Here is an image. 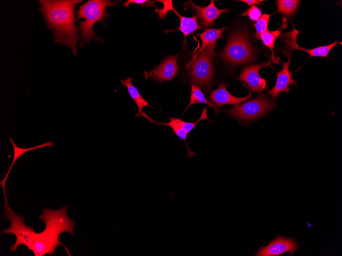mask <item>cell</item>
<instances>
[{
	"label": "cell",
	"instance_id": "1",
	"mask_svg": "<svg viewBox=\"0 0 342 256\" xmlns=\"http://www.w3.org/2000/svg\"><path fill=\"white\" fill-rule=\"evenodd\" d=\"M80 0L39 1V11L43 15L47 29L53 32L57 43L69 46L76 56L79 28L75 25V9Z\"/></svg>",
	"mask_w": 342,
	"mask_h": 256
},
{
	"label": "cell",
	"instance_id": "2",
	"mask_svg": "<svg viewBox=\"0 0 342 256\" xmlns=\"http://www.w3.org/2000/svg\"><path fill=\"white\" fill-rule=\"evenodd\" d=\"M119 2V1L90 0L79 5L77 11V19H84L79 24L80 39H81L80 47L85 46L91 39L98 41L101 43L103 42L104 40L94 32V25L96 22L99 21L105 26L108 15L106 8L118 6Z\"/></svg>",
	"mask_w": 342,
	"mask_h": 256
},
{
	"label": "cell",
	"instance_id": "3",
	"mask_svg": "<svg viewBox=\"0 0 342 256\" xmlns=\"http://www.w3.org/2000/svg\"><path fill=\"white\" fill-rule=\"evenodd\" d=\"M220 56L224 60L232 65L253 61L255 51L250 42L248 32L245 30L232 32L229 35L226 45Z\"/></svg>",
	"mask_w": 342,
	"mask_h": 256
},
{
	"label": "cell",
	"instance_id": "4",
	"mask_svg": "<svg viewBox=\"0 0 342 256\" xmlns=\"http://www.w3.org/2000/svg\"><path fill=\"white\" fill-rule=\"evenodd\" d=\"M216 43L208 45L187 65L189 76L202 87L208 86L213 76L212 60L216 55Z\"/></svg>",
	"mask_w": 342,
	"mask_h": 256
},
{
	"label": "cell",
	"instance_id": "5",
	"mask_svg": "<svg viewBox=\"0 0 342 256\" xmlns=\"http://www.w3.org/2000/svg\"><path fill=\"white\" fill-rule=\"evenodd\" d=\"M5 200V214L3 217L10 220L11 226L8 229H2L3 234H13L16 236V241L9 249L11 251H16L17 247L25 245L27 249L30 247L32 239L36 232L34 228L28 226L24 223V216L14 213L10 207L6 195V189L3 190Z\"/></svg>",
	"mask_w": 342,
	"mask_h": 256
},
{
	"label": "cell",
	"instance_id": "6",
	"mask_svg": "<svg viewBox=\"0 0 342 256\" xmlns=\"http://www.w3.org/2000/svg\"><path fill=\"white\" fill-rule=\"evenodd\" d=\"M274 103L265 94L241 104L235 105L227 113L239 121H252L265 115L274 107Z\"/></svg>",
	"mask_w": 342,
	"mask_h": 256
},
{
	"label": "cell",
	"instance_id": "7",
	"mask_svg": "<svg viewBox=\"0 0 342 256\" xmlns=\"http://www.w3.org/2000/svg\"><path fill=\"white\" fill-rule=\"evenodd\" d=\"M67 208V205L58 210L43 208L38 219L45 223L44 230L57 237L62 232H68L74 237L73 230L76 222L68 216Z\"/></svg>",
	"mask_w": 342,
	"mask_h": 256
},
{
	"label": "cell",
	"instance_id": "8",
	"mask_svg": "<svg viewBox=\"0 0 342 256\" xmlns=\"http://www.w3.org/2000/svg\"><path fill=\"white\" fill-rule=\"evenodd\" d=\"M292 24L293 28V30L290 32L283 33L280 38L285 44V47L279 49L285 55L289 56L293 51L300 50L308 53L309 55V58L312 57H324L327 58L329 52L333 47L339 43L338 41L336 40L330 44L320 46L312 49L302 48L297 43V35L301 32L298 31L294 28L292 23Z\"/></svg>",
	"mask_w": 342,
	"mask_h": 256
},
{
	"label": "cell",
	"instance_id": "9",
	"mask_svg": "<svg viewBox=\"0 0 342 256\" xmlns=\"http://www.w3.org/2000/svg\"><path fill=\"white\" fill-rule=\"evenodd\" d=\"M58 245H62L69 255L71 256L69 249L60 241L59 237L48 234L44 230L35 234L27 249L32 250L35 256H42L46 254L51 255L55 253Z\"/></svg>",
	"mask_w": 342,
	"mask_h": 256
},
{
	"label": "cell",
	"instance_id": "10",
	"mask_svg": "<svg viewBox=\"0 0 342 256\" xmlns=\"http://www.w3.org/2000/svg\"><path fill=\"white\" fill-rule=\"evenodd\" d=\"M179 54L165 57L161 64L148 72H144L146 79L156 81L159 83L163 81H172L177 74L179 67L177 60Z\"/></svg>",
	"mask_w": 342,
	"mask_h": 256
},
{
	"label": "cell",
	"instance_id": "11",
	"mask_svg": "<svg viewBox=\"0 0 342 256\" xmlns=\"http://www.w3.org/2000/svg\"><path fill=\"white\" fill-rule=\"evenodd\" d=\"M270 59L263 63L251 64L244 67L238 79L244 81L251 89L253 92L261 93L267 87V81L264 78L260 77L259 70L266 66H272Z\"/></svg>",
	"mask_w": 342,
	"mask_h": 256
},
{
	"label": "cell",
	"instance_id": "12",
	"mask_svg": "<svg viewBox=\"0 0 342 256\" xmlns=\"http://www.w3.org/2000/svg\"><path fill=\"white\" fill-rule=\"evenodd\" d=\"M185 9H190L196 14L200 21V27L205 30L213 25L215 20L222 13H227V9H219L217 8L214 1H211L210 4L206 7H201L195 5L189 1L184 5Z\"/></svg>",
	"mask_w": 342,
	"mask_h": 256
},
{
	"label": "cell",
	"instance_id": "13",
	"mask_svg": "<svg viewBox=\"0 0 342 256\" xmlns=\"http://www.w3.org/2000/svg\"><path fill=\"white\" fill-rule=\"evenodd\" d=\"M298 244L293 238L277 236L271 241L267 246H262L255 252V256L279 255L285 252L292 255L296 251Z\"/></svg>",
	"mask_w": 342,
	"mask_h": 256
},
{
	"label": "cell",
	"instance_id": "14",
	"mask_svg": "<svg viewBox=\"0 0 342 256\" xmlns=\"http://www.w3.org/2000/svg\"><path fill=\"white\" fill-rule=\"evenodd\" d=\"M162 3L164 5L163 9H156L158 13L159 19L165 18L166 12L168 11H173L179 18L180 20V27L175 30L180 31L184 36L183 44L184 45L186 37L187 35L194 32L196 30L203 29L198 25L197 17L194 15L191 17H187L181 15L174 8L172 1H158Z\"/></svg>",
	"mask_w": 342,
	"mask_h": 256
},
{
	"label": "cell",
	"instance_id": "15",
	"mask_svg": "<svg viewBox=\"0 0 342 256\" xmlns=\"http://www.w3.org/2000/svg\"><path fill=\"white\" fill-rule=\"evenodd\" d=\"M242 84L248 88L249 91L248 94L244 97L238 98L231 95L227 90V84L220 83L217 89L212 91L209 99L215 103L219 107L226 104L234 105L239 104L252 97L251 91L249 89L248 87L244 83Z\"/></svg>",
	"mask_w": 342,
	"mask_h": 256
},
{
	"label": "cell",
	"instance_id": "16",
	"mask_svg": "<svg viewBox=\"0 0 342 256\" xmlns=\"http://www.w3.org/2000/svg\"><path fill=\"white\" fill-rule=\"evenodd\" d=\"M291 57L289 56L286 62H283V69L277 73V78L274 86L267 92V94L271 95L274 100L277 99L281 92H288L290 90L289 86L290 84L296 85V82L292 78V75L294 72L291 73L289 69Z\"/></svg>",
	"mask_w": 342,
	"mask_h": 256
},
{
	"label": "cell",
	"instance_id": "17",
	"mask_svg": "<svg viewBox=\"0 0 342 256\" xmlns=\"http://www.w3.org/2000/svg\"><path fill=\"white\" fill-rule=\"evenodd\" d=\"M144 118L146 119L147 120H148L149 122H151L152 123H155L156 124H158L159 125H162V126H169L172 128L173 131H174L175 134L179 138L181 139H183L187 146V157L191 158L193 157L196 156V153L195 152H192L190 150L188 145L187 143H186V137L188 133H187L180 126V125L178 124V123L177 122L176 118H171L169 117V119L170 120V121L168 123H162V122H158L157 121H155L152 119H151L150 118H149L146 113H145L144 112H142V115Z\"/></svg>",
	"mask_w": 342,
	"mask_h": 256
},
{
	"label": "cell",
	"instance_id": "18",
	"mask_svg": "<svg viewBox=\"0 0 342 256\" xmlns=\"http://www.w3.org/2000/svg\"><path fill=\"white\" fill-rule=\"evenodd\" d=\"M228 27H223L219 29L211 28L207 29L200 34H197L202 40V45L198 51L194 55L193 58H195L198 56L208 45L213 43H216L218 39L223 38L222 33Z\"/></svg>",
	"mask_w": 342,
	"mask_h": 256
},
{
	"label": "cell",
	"instance_id": "19",
	"mask_svg": "<svg viewBox=\"0 0 342 256\" xmlns=\"http://www.w3.org/2000/svg\"><path fill=\"white\" fill-rule=\"evenodd\" d=\"M121 83L124 85L128 90L129 94L132 99L136 103L138 112L135 116L140 117L142 115V109L146 106H148V102L142 98L138 90L132 83V78L128 77L126 80H121Z\"/></svg>",
	"mask_w": 342,
	"mask_h": 256
},
{
	"label": "cell",
	"instance_id": "20",
	"mask_svg": "<svg viewBox=\"0 0 342 256\" xmlns=\"http://www.w3.org/2000/svg\"><path fill=\"white\" fill-rule=\"evenodd\" d=\"M10 139L12 143V144L13 145V150H14V156H13V159L12 161V162L11 164V165L6 174L5 176V178L0 181V184L2 185L3 189H5V185H6V182L7 179V177L11 170V169L12 168L14 163L17 159V158L20 156L22 154H24L25 153L32 151L36 149H39L40 148H42V147H48V146H51V147H54V142H49L47 143H43L42 144H40L39 145L31 147V148H22L20 147H17L13 142V139L10 137Z\"/></svg>",
	"mask_w": 342,
	"mask_h": 256
},
{
	"label": "cell",
	"instance_id": "21",
	"mask_svg": "<svg viewBox=\"0 0 342 256\" xmlns=\"http://www.w3.org/2000/svg\"><path fill=\"white\" fill-rule=\"evenodd\" d=\"M191 85V95L189 104L187 106L185 111L188 108L195 104L197 103H205L209 106L210 108H213L215 113L221 111V109L217 107L212 102L208 101L204 96L202 91L197 87L196 85L193 83H190Z\"/></svg>",
	"mask_w": 342,
	"mask_h": 256
},
{
	"label": "cell",
	"instance_id": "22",
	"mask_svg": "<svg viewBox=\"0 0 342 256\" xmlns=\"http://www.w3.org/2000/svg\"><path fill=\"white\" fill-rule=\"evenodd\" d=\"M287 26L286 18H284L282 24L280 28L274 31H266L260 35V38L264 45L268 47L271 51L272 56L273 49L274 48L275 39L280 36L282 31L285 29Z\"/></svg>",
	"mask_w": 342,
	"mask_h": 256
},
{
	"label": "cell",
	"instance_id": "23",
	"mask_svg": "<svg viewBox=\"0 0 342 256\" xmlns=\"http://www.w3.org/2000/svg\"><path fill=\"white\" fill-rule=\"evenodd\" d=\"M300 2L297 0L276 1L277 11L287 17H290L297 10Z\"/></svg>",
	"mask_w": 342,
	"mask_h": 256
},
{
	"label": "cell",
	"instance_id": "24",
	"mask_svg": "<svg viewBox=\"0 0 342 256\" xmlns=\"http://www.w3.org/2000/svg\"><path fill=\"white\" fill-rule=\"evenodd\" d=\"M267 14L264 13L260 19L256 21V23H253L252 25L254 26L255 28L256 32L253 35V38L255 40H259L260 39V35L268 30V21L270 19V16L273 14Z\"/></svg>",
	"mask_w": 342,
	"mask_h": 256
},
{
	"label": "cell",
	"instance_id": "25",
	"mask_svg": "<svg viewBox=\"0 0 342 256\" xmlns=\"http://www.w3.org/2000/svg\"><path fill=\"white\" fill-rule=\"evenodd\" d=\"M204 119L208 120V121L210 123H212V122L208 118L207 114V109L205 107L203 108L202 112L201 113L200 118L195 122L191 123V122H185L184 121L181 120L180 119L176 118L177 122L187 133H189L190 131L195 129L196 128L197 124L201 120Z\"/></svg>",
	"mask_w": 342,
	"mask_h": 256
},
{
	"label": "cell",
	"instance_id": "26",
	"mask_svg": "<svg viewBox=\"0 0 342 256\" xmlns=\"http://www.w3.org/2000/svg\"><path fill=\"white\" fill-rule=\"evenodd\" d=\"M262 11L259 7L255 5H252L242 15L243 16H248L250 20L257 21L262 16Z\"/></svg>",
	"mask_w": 342,
	"mask_h": 256
},
{
	"label": "cell",
	"instance_id": "27",
	"mask_svg": "<svg viewBox=\"0 0 342 256\" xmlns=\"http://www.w3.org/2000/svg\"><path fill=\"white\" fill-rule=\"evenodd\" d=\"M156 1H149L148 0H129L124 2L122 5L123 6L127 7L131 3H134L141 5L142 7H152L156 8L157 7V6L155 5V3Z\"/></svg>",
	"mask_w": 342,
	"mask_h": 256
},
{
	"label": "cell",
	"instance_id": "28",
	"mask_svg": "<svg viewBox=\"0 0 342 256\" xmlns=\"http://www.w3.org/2000/svg\"><path fill=\"white\" fill-rule=\"evenodd\" d=\"M239 2H244L247 4L248 6H251L252 5H263V3H262L263 1L262 0H241L238 1Z\"/></svg>",
	"mask_w": 342,
	"mask_h": 256
}]
</instances>
